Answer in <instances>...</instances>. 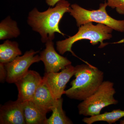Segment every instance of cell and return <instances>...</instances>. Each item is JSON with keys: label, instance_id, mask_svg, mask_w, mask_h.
Masks as SVG:
<instances>
[{"label": "cell", "instance_id": "1", "mask_svg": "<svg viewBox=\"0 0 124 124\" xmlns=\"http://www.w3.org/2000/svg\"><path fill=\"white\" fill-rule=\"evenodd\" d=\"M70 4L66 0H60L55 7L49 8L43 12H40L34 8L29 12L27 23L32 30L38 32L43 43L53 40L55 33L58 32L64 36L59 28V23L65 13L69 12Z\"/></svg>", "mask_w": 124, "mask_h": 124}, {"label": "cell", "instance_id": "2", "mask_svg": "<svg viewBox=\"0 0 124 124\" xmlns=\"http://www.w3.org/2000/svg\"><path fill=\"white\" fill-rule=\"evenodd\" d=\"M75 78L65 93L71 99L83 101L97 91L103 81L104 73L89 63L75 67Z\"/></svg>", "mask_w": 124, "mask_h": 124}, {"label": "cell", "instance_id": "3", "mask_svg": "<svg viewBox=\"0 0 124 124\" xmlns=\"http://www.w3.org/2000/svg\"><path fill=\"white\" fill-rule=\"evenodd\" d=\"M113 29L110 27L98 23L94 25L90 22L79 27L78 32L75 35L69 38L56 42V48L59 53L63 54L67 51L71 52L72 55L77 57L72 50V47L75 42L83 39L89 40L93 45L100 42L99 48H103L108 44L103 43L104 40L110 39L112 37L111 33Z\"/></svg>", "mask_w": 124, "mask_h": 124}, {"label": "cell", "instance_id": "4", "mask_svg": "<svg viewBox=\"0 0 124 124\" xmlns=\"http://www.w3.org/2000/svg\"><path fill=\"white\" fill-rule=\"evenodd\" d=\"M113 86V82L103 81L96 92L78 105L79 114L85 116L100 115L105 107L117 104L114 97L116 91Z\"/></svg>", "mask_w": 124, "mask_h": 124}, {"label": "cell", "instance_id": "5", "mask_svg": "<svg viewBox=\"0 0 124 124\" xmlns=\"http://www.w3.org/2000/svg\"><path fill=\"white\" fill-rule=\"evenodd\" d=\"M108 6L105 2L100 4L98 9L89 10L75 4L71 5L69 13L75 19L77 26L95 22L105 24L117 31L124 32V20H117L110 17L106 10Z\"/></svg>", "mask_w": 124, "mask_h": 124}, {"label": "cell", "instance_id": "6", "mask_svg": "<svg viewBox=\"0 0 124 124\" xmlns=\"http://www.w3.org/2000/svg\"><path fill=\"white\" fill-rule=\"evenodd\" d=\"M38 52L31 50L5 64L7 71L6 81L9 84L15 83L28 72L31 65L41 61L40 56L36 55Z\"/></svg>", "mask_w": 124, "mask_h": 124}, {"label": "cell", "instance_id": "7", "mask_svg": "<svg viewBox=\"0 0 124 124\" xmlns=\"http://www.w3.org/2000/svg\"><path fill=\"white\" fill-rule=\"evenodd\" d=\"M75 71V67L70 64L60 72H45L43 81L55 99L61 98L64 94L67 84Z\"/></svg>", "mask_w": 124, "mask_h": 124}, {"label": "cell", "instance_id": "8", "mask_svg": "<svg viewBox=\"0 0 124 124\" xmlns=\"http://www.w3.org/2000/svg\"><path fill=\"white\" fill-rule=\"evenodd\" d=\"M42 81L43 79L37 72L28 71L15 83L18 92L17 100L22 102L30 101Z\"/></svg>", "mask_w": 124, "mask_h": 124}, {"label": "cell", "instance_id": "9", "mask_svg": "<svg viewBox=\"0 0 124 124\" xmlns=\"http://www.w3.org/2000/svg\"><path fill=\"white\" fill-rule=\"evenodd\" d=\"M41 61L44 64L46 72H57L71 64L67 58L56 52L53 40L46 43L45 49L40 53Z\"/></svg>", "mask_w": 124, "mask_h": 124}, {"label": "cell", "instance_id": "10", "mask_svg": "<svg viewBox=\"0 0 124 124\" xmlns=\"http://www.w3.org/2000/svg\"><path fill=\"white\" fill-rule=\"evenodd\" d=\"M0 124H26L23 102L17 100L10 101L1 107Z\"/></svg>", "mask_w": 124, "mask_h": 124}, {"label": "cell", "instance_id": "11", "mask_svg": "<svg viewBox=\"0 0 124 124\" xmlns=\"http://www.w3.org/2000/svg\"><path fill=\"white\" fill-rule=\"evenodd\" d=\"M57 100L54 97L43 80L30 101L33 102L40 108L48 112L51 111Z\"/></svg>", "mask_w": 124, "mask_h": 124}, {"label": "cell", "instance_id": "12", "mask_svg": "<svg viewBox=\"0 0 124 124\" xmlns=\"http://www.w3.org/2000/svg\"><path fill=\"white\" fill-rule=\"evenodd\" d=\"M24 118L27 124H45L47 112L31 101L23 102Z\"/></svg>", "mask_w": 124, "mask_h": 124}, {"label": "cell", "instance_id": "13", "mask_svg": "<svg viewBox=\"0 0 124 124\" xmlns=\"http://www.w3.org/2000/svg\"><path fill=\"white\" fill-rule=\"evenodd\" d=\"M22 54L18 42L6 40L0 45V63L7 64Z\"/></svg>", "mask_w": 124, "mask_h": 124}, {"label": "cell", "instance_id": "14", "mask_svg": "<svg viewBox=\"0 0 124 124\" xmlns=\"http://www.w3.org/2000/svg\"><path fill=\"white\" fill-rule=\"evenodd\" d=\"M20 32L16 21L9 16L2 20L0 23V39H8L16 38Z\"/></svg>", "mask_w": 124, "mask_h": 124}, {"label": "cell", "instance_id": "15", "mask_svg": "<svg viewBox=\"0 0 124 124\" xmlns=\"http://www.w3.org/2000/svg\"><path fill=\"white\" fill-rule=\"evenodd\" d=\"M124 117V111L120 109L114 110L109 112L93 116L90 117H85L82 121L87 124H91L97 121H106L108 124L115 123L122 117Z\"/></svg>", "mask_w": 124, "mask_h": 124}, {"label": "cell", "instance_id": "16", "mask_svg": "<svg viewBox=\"0 0 124 124\" xmlns=\"http://www.w3.org/2000/svg\"><path fill=\"white\" fill-rule=\"evenodd\" d=\"M62 98L58 99L54 107L52 108V115L47 119L45 124H71L73 122L66 115L62 108Z\"/></svg>", "mask_w": 124, "mask_h": 124}, {"label": "cell", "instance_id": "17", "mask_svg": "<svg viewBox=\"0 0 124 124\" xmlns=\"http://www.w3.org/2000/svg\"><path fill=\"white\" fill-rule=\"evenodd\" d=\"M108 6L112 9H116L119 14L124 15V0H106Z\"/></svg>", "mask_w": 124, "mask_h": 124}, {"label": "cell", "instance_id": "18", "mask_svg": "<svg viewBox=\"0 0 124 124\" xmlns=\"http://www.w3.org/2000/svg\"><path fill=\"white\" fill-rule=\"evenodd\" d=\"M7 77V71L5 64L0 63V81L3 83L6 81Z\"/></svg>", "mask_w": 124, "mask_h": 124}, {"label": "cell", "instance_id": "19", "mask_svg": "<svg viewBox=\"0 0 124 124\" xmlns=\"http://www.w3.org/2000/svg\"><path fill=\"white\" fill-rule=\"evenodd\" d=\"M60 0H46L47 4L50 6H54Z\"/></svg>", "mask_w": 124, "mask_h": 124}, {"label": "cell", "instance_id": "20", "mask_svg": "<svg viewBox=\"0 0 124 124\" xmlns=\"http://www.w3.org/2000/svg\"><path fill=\"white\" fill-rule=\"evenodd\" d=\"M120 124H124V119L123 120H121L120 121Z\"/></svg>", "mask_w": 124, "mask_h": 124}]
</instances>
